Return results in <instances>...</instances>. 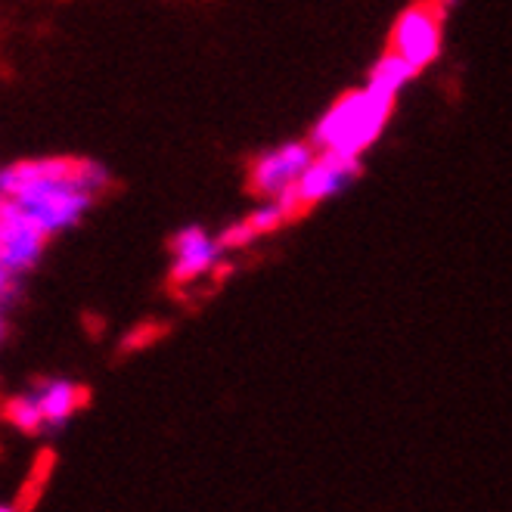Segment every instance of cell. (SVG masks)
<instances>
[{"label":"cell","instance_id":"9c48e42d","mask_svg":"<svg viewBox=\"0 0 512 512\" xmlns=\"http://www.w3.org/2000/svg\"><path fill=\"white\" fill-rule=\"evenodd\" d=\"M286 221H292V218H289V212L283 208V202L280 199H267L261 208H255L249 218H243L239 224L227 227L221 233V243L227 246V252L230 249H246V246L255 243V239H261L267 233H274L277 227H283Z\"/></svg>","mask_w":512,"mask_h":512},{"label":"cell","instance_id":"7c38bea8","mask_svg":"<svg viewBox=\"0 0 512 512\" xmlns=\"http://www.w3.org/2000/svg\"><path fill=\"white\" fill-rule=\"evenodd\" d=\"M426 4H429V7L435 10V16L444 22V19H447V13L457 7V0H426Z\"/></svg>","mask_w":512,"mask_h":512},{"label":"cell","instance_id":"5b68a950","mask_svg":"<svg viewBox=\"0 0 512 512\" xmlns=\"http://www.w3.org/2000/svg\"><path fill=\"white\" fill-rule=\"evenodd\" d=\"M360 177V156H342V153H317V159L311 162V168L301 174V180L286 190L283 196H277L283 202V208L289 212V218H301L314 208L317 202L342 193L348 184Z\"/></svg>","mask_w":512,"mask_h":512},{"label":"cell","instance_id":"30bf717a","mask_svg":"<svg viewBox=\"0 0 512 512\" xmlns=\"http://www.w3.org/2000/svg\"><path fill=\"white\" fill-rule=\"evenodd\" d=\"M416 66L413 63H407V59L401 56V53H385L379 63L373 66V72H370V87L373 90H379V94H385V97H391L395 100L401 90L416 78Z\"/></svg>","mask_w":512,"mask_h":512},{"label":"cell","instance_id":"ba28073f","mask_svg":"<svg viewBox=\"0 0 512 512\" xmlns=\"http://www.w3.org/2000/svg\"><path fill=\"white\" fill-rule=\"evenodd\" d=\"M391 50L401 53L416 69L432 66L441 53V19L429 4H419L401 13L391 32Z\"/></svg>","mask_w":512,"mask_h":512},{"label":"cell","instance_id":"4fadbf2b","mask_svg":"<svg viewBox=\"0 0 512 512\" xmlns=\"http://www.w3.org/2000/svg\"><path fill=\"white\" fill-rule=\"evenodd\" d=\"M7 333H10V323H7V305L0 301V348L7 342Z\"/></svg>","mask_w":512,"mask_h":512},{"label":"cell","instance_id":"6da1fadb","mask_svg":"<svg viewBox=\"0 0 512 512\" xmlns=\"http://www.w3.org/2000/svg\"><path fill=\"white\" fill-rule=\"evenodd\" d=\"M109 168L84 156H38L0 168V193L16 199L50 236L75 230L109 190Z\"/></svg>","mask_w":512,"mask_h":512},{"label":"cell","instance_id":"277c9868","mask_svg":"<svg viewBox=\"0 0 512 512\" xmlns=\"http://www.w3.org/2000/svg\"><path fill=\"white\" fill-rule=\"evenodd\" d=\"M47 246L50 233L16 199L0 193V267L25 280L44 261Z\"/></svg>","mask_w":512,"mask_h":512},{"label":"cell","instance_id":"7a4b0ae2","mask_svg":"<svg viewBox=\"0 0 512 512\" xmlns=\"http://www.w3.org/2000/svg\"><path fill=\"white\" fill-rule=\"evenodd\" d=\"M391 106H395V100L379 94L373 87L351 90V94H345L320 118L311 134V143L320 153L360 156L364 149H370L379 140L391 115Z\"/></svg>","mask_w":512,"mask_h":512},{"label":"cell","instance_id":"8992f818","mask_svg":"<svg viewBox=\"0 0 512 512\" xmlns=\"http://www.w3.org/2000/svg\"><path fill=\"white\" fill-rule=\"evenodd\" d=\"M317 153L320 149L311 140H295V143H283L277 149H267V153H261L249 168L252 193H258L264 199L283 196L286 190H292L298 184L301 174L311 168Z\"/></svg>","mask_w":512,"mask_h":512},{"label":"cell","instance_id":"52a82bcc","mask_svg":"<svg viewBox=\"0 0 512 512\" xmlns=\"http://www.w3.org/2000/svg\"><path fill=\"white\" fill-rule=\"evenodd\" d=\"M227 246L221 236L205 233L202 227H184L171 239V283L190 286L221 267Z\"/></svg>","mask_w":512,"mask_h":512},{"label":"cell","instance_id":"8fae6325","mask_svg":"<svg viewBox=\"0 0 512 512\" xmlns=\"http://www.w3.org/2000/svg\"><path fill=\"white\" fill-rule=\"evenodd\" d=\"M19 292H22V277H16L13 270H7V267H0V301L10 308L13 301L19 298Z\"/></svg>","mask_w":512,"mask_h":512},{"label":"cell","instance_id":"3957f363","mask_svg":"<svg viewBox=\"0 0 512 512\" xmlns=\"http://www.w3.org/2000/svg\"><path fill=\"white\" fill-rule=\"evenodd\" d=\"M84 388L66 376H50L35 382L32 388L19 391L16 398L7 401L4 416L7 423L25 435H38L66 426L69 419L84 407Z\"/></svg>","mask_w":512,"mask_h":512}]
</instances>
